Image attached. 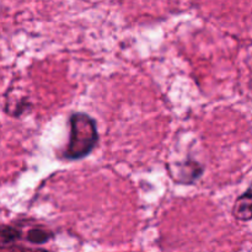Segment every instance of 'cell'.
<instances>
[{
	"label": "cell",
	"mask_w": 252,
	"mask_h": 252,
	"mask_svg": "<svg viewBox=\"0 0 252 252\" xmlns=\"http://www.w3.org/2000/svg\"><path fill=\"white\" fill-rule=\"evenodd\" d=\"M27 226L17 223L0 225V252H48L30 243Z\"/></svg>",
	"instance_id": "cell-2"
},
{
	"label": "cell",
	"mask_w": 252,
	"mask_h": 252,
	"mask_svg": "<svg viewBox=\"0 0 252 252\" xmlns=\"http://www.w3.org/2000/svg\"><path fill=\"white\" fill-rule=\"evenodd\" d=\"M233 216L240 221H249L252 219V184L248 191L235 201L233 207Z\"/></svg>",
	"instance_id": "cell-4"
},
{
	"label": "cell",
	"mask_w": 252,
	"mask_h": 252,
	"mask_svg": "<svg viewBox=\"0 0 252 252\" xmlns=\"http://www.w3.org/2000/svg\"><path fill=\"white\" fill-rule=\"evenodd\" d=\"M174 172H171V176L174 181L177 184L192 185L202 176L203 174V166L198 161L192 159H187L186 161L175 162Z\"/></svg>",
	"instance_id": "cell-3"
},
{
	"label": "cell",
	"mask_w": 252,
	"mask_h": 252,
	"mask_svg": "<svg viewBox=\"0 0 252 252\" xmlns=\"http://www.w3.org/2000/svg\"><path fill=\"white\" fill-rule=\"evenodd\" d=\"M250 88H251V91H252V78H251V81H250Z\"/></svg>",
	"instance_id": "cell-5"
},
{
	"label": "cell",
	"mask_w": 252,
	"mask_h": 252,
	"mask_svg": "<svg viewBox=\"0 0 252 252\" xmlns=\"http://www.w3.org/2000/svg\"><path fill=\"white\" fill-rule=\"evenodd\" d=\"M70 134L63 157L68 160H79L88 157L98 142V133L94 118L84 112H75L69 118Z\"/></svg>",
	"instance_id": "cell-1"
}]
</instances>
